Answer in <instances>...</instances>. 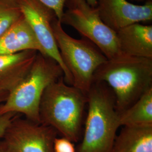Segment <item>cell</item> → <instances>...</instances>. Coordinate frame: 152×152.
I'll return each instance as SVG.
<instances>
[{"label":"cell","mask_w":152,"mask_h":152,"mask_svg":"<svg viewBox=\"0 0 152 152\" xmlns=\"http://www.w3.org/2000/svg\"><path fill=\"white\" fill-rule=\"evenodd\" d=\"M58 133L48 126L15 115L2 137L10 152H54Z\"/></svg>","instance_id":"7"},{"label":"cell","mask_w":152,"mask_h":152,"mask_svg":"<svg viewBox=\"0 0 152 152\" xmlns=\"http://www.w3.org/2000/svg\"><path fill=\"white\" fill-rule=\"evenodd\" d=\"M87 104V95L66 83L62 77L44 91L39 107L40 124L53 127L62 137L77 142L81 139Z\"/></svg>","instance_id":"2"},{"label":"cell","mask_w":152,"mask_h":152,"mask_svg":"<svg viewBox=\"0 0 152 152\" xmlns=\"http://www.w3.org/2000/svg\"><path fill=\"white\" fill-rule=\"evenodd\" d=\"M53 147L54 152H77L73 142L62 136L55 139Z\"/></svg>","instance_id":"16"},{"label":"cell","mask_w":152,"mask_h":152,"mask_svg":"<svg viewBox=\"0 0 152 152\" xmlns=\"http://www.w3.org/2000/svg\"><path fill=\"white\" fill-rule=\"evenodd\" d=\"M120 50L130 56L152 58V26L134 23L117 32Z\"/></svg>","instance_id":"10"},{"label":"cell","mask_w":152,"mask_h":152,"mask_svg":"<svg viewBox=\"0 0 152 152\" xmlns=\"http://www.w3.org/2000/svg\"><path fill=\"white\" fill-rule=\"evenodd\" d=\"M120 114L121 126H152V88Z\"/></svg>","instance_id":"14"},{"label":"cell","mask_w":152,"mask_h":152,"mask_svg":"<svg viewBox=\"0 0 152 152\" xmlns=\"http://www.w3.org/2000/svg\"><path fill=\"white\" fill-rule=\"evenodd\" d=\"M64 77L60 65L38 52L29 70L0 104V115L23 114L26 118L40 124L39 107L42 96L49 85Z\"/></svg>","instance_id":"4"},{"label":"cell","mask_w":152,"mask_h":152,"mask_svg":"<svg viewBox=\"0 0 152 152\" xmlns=\"http://www.w3.org/2000/svg\"><path fill=\"white\" fill-rule=\"evenodd\" d=\"M105 83L115 99L121 113L152 88V58L122 54L99 66L93 82Z\"/></svg>","instance_id":"1"},{"label":"cell","mask_w":152,"mask_h":152,"mask_svg":"<svg viewBox=\"0 0 152 152\" xmlns=\"http://www.w3.org/2000/svg\"><path fill=\"white\" fill-rule=\"evenodd\" d=\"M8 94H9L8 92H5V91H3L0 88V96H8Z\"/></svg>","instance_id":"22"},{"label":"cell","mask_w":152,"mask_h":152,"mask_svg":"<svg viewBox=\"0 0 152 152\" xmlns=\"http://www.w3.org/2000/svg\"><path fill=\"white\" fill-rule=\"evenodd\" d=\"M52 28L62 60L72 76V85L87 95L95 72L107 58L87 38L76 39L67 34L56 18Z\"/></svg>","instance_id":"5"},{"label":"cell","mask_w":152,"mask_h":152,"mask_svg":"<svg viewBox=\"0 0 152 152\" xmlns=\"http://www.w3.org/2000/svg\"><path fill=\"white\" fill-rule=\"evenodd\" d=\"M27 50H35L42 54L32 28L23 15L0 37V55L14 54Z\"/></svg>","instance_id":"12"},{"label":"cell","mask_w":152,"mask_h":152,"mask_svg":"<svg viewBox=\"0 0 152 152\" xmlns=\"http://www.w3.org/2000/svg\"><path fill=\"white\" fill-rule=\"evenodd\" d=\"M0 152H10L2 139H0Z\"/></svg>","instance_id":"20"},{"label":"cell","mask_w":152,"mask_h":152,"mask_svg":"<svg viewBox=\"0 0 152 152\" xmlns=\"http://www.w3.org/2000/svg\"><path fill=\"white\" fill-rule=\"evenodd\" d=\"M22 16L16 0H0V37Z\"/></svg>","instance_id":"15"},{"label":"cell","mask_w":152,"mask_h":152,"mask_svg":"<svg viewBox=\"0 0 152 152\" xmlns=\"http://www.w3.org/2000/svg\"><path fill=\"white\" fill-rule=\"evenodd\" d=\"M38 51L27 50L16 54L0 55V88L9 92L29 70Z\"/></svg>","instance_id":"11"},{"label":"cell","mask_w":152,"mask_h":152,"mask_svg":"<svg viewBox=\"0 0 152 152\" xmlns=\"http://www.w3.org/2000/svg\"><path fill=\"white\" fill-rule=\"evenodd\" d=\"M7 97V96H0V104L3 103Z\"/></svg>","instance_id":"23"},{"label":"cell","mask_w":152,"mask_h":152,"mask_svg":"<svg viewBox=\"0 0 152 152\" xmlns=\"http://www.w3.org/2000/svg\"><path fill=\"white\" fill-rule=\"evenodd\" d=\"M71 26L94 44L107 59L123 54L120 50L117 33L102 20L96 7L80 1L68 7L60 21Z\"/></svg>","instance_id":"6"},{"label":"cell","mask_w":152,"mask_h":152,"mask_svg":"<svg viewBox=\"0 0 152 152\" xmlns=\"http://www.w3.org/2000/svg\"><path fill=\"white\" fill-rule=\"evenodd\" d=\"M112 152H152V126H124Z\"/></svg>","instance_id":"13"},{"label":"cell","mask_w":152,"mask_h":152,"mask_svg":"<svg viewBox=\"0 0 152 152\" xmlns=\"http://www.w3.org/2000/svg\"><path fill=\"white\" fill-rule=\"evenodd\" d=\"M45 5L52 9L56 15L57 19L60 22L63 13L64 7L68 0H38Z\"/></svg>","instance_id":"17"},{"label":"cell","mask_w":152,"mask_h":152,"mask_svg":"<svg viewBox=\"0 0 152 152\" xmlns=\"http://www.w3.org/2000/svg\"><path fill=\"white\" fill-rule=\"evenodd\" d=\"M87 98L85 130L76 152H112L121 126L114 94L105 83L94 81Z\"/></svg>","instance_id":"3"},{"label":"cell","mask_w":152,"mask_h":152,"mask_svg":"<svg viewBox=\"0 0 152 152\" xmlns=\"http://www.w3.org/2000/svg\"><path fill=\"white\" fill-rule=\"evenodd\" d=\"M80 1H81V0H68L66 3L65 6L68 7L72 5H73L74 4L76 3L77 2ZM82 1H85L89 5L93 7H95L96 5V1L97 0H82Z\"/></svg>","instance_id":"19"},{"label":"cell","mask_w":152,"mask_h":152,"mask_svg":"<svg viewBox=\"0 0 152 152\" xmlns=\"http://www.w3.org/2000/svg\"><path fill=\"white\" fill-rule=\"evenodd\" d=\"M95 7L104 23L116 33L132 24L152 21V1L141 5L128 0H97Z\"/></svg>","instance_id":"9"},{"label":"cell","mask_w":152,"mask_h":152,"mask_svg":"<svg viewBox=\"0 0 152 152\" xmlns=\"http://www.w3.org/2000/svg\"><path fill=\"white\" fill-rule=\"evenodd\" d=\"M128 1H132V2H137V3H142V2H144V3H145V2H148V1H152V0H128Z\"/></svg>","instance_id":"21"},{"label":"cell","mask_w":152,"mask_h":152,"mask_svg":"<svg viewBox=\"0 0 152 152\" xmlns=\"http://www.w3.org/2000/svg\"><path fill=\"white\" fill-rule=\"evenodd\" d=\"M16 114L9 113L0 115V139H2L6 129Z\"/></svg>","instance_id":"18"},{"label":"cell","mask_w":152,"mask_h":152,"mask_svg":"<svg viewBox=\"0 0 152 152\" xmlns=\"http://www.w3.org/2000/svg\"><path fill=\"white\" fill-rule=\"evenodd\" d=\"M16 1L38 41L42 54L52 58L60 65L65 82L72 85V76L62 60L53 33L52 22L56 18L54 12L38 0Z\"/></svg>","instance_id":"8"}]
</instances>
